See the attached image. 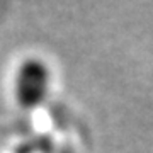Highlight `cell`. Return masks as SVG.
Segmentation results:
<instances>
[{
    "label": "cell",
    "mask_w": 153,
    "mask_h": 153,
    "mask_svg": "<svg viewBox=\"0 0 153 153\" xmlns=\"http://www.w3.org/2000/svg\"><path fill=\"white\" fill-rule=\"evenodd\" d=\"M49 88V68L38 58H29L16 75V97L24 107L41 104Z\"/></svg>",
    "instance_id": "cell-1"
}]
</instances>
